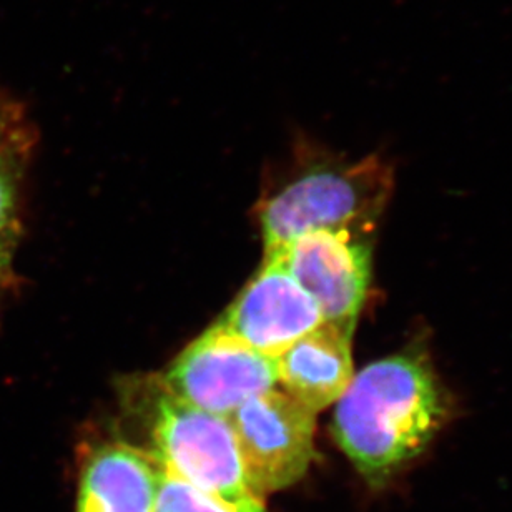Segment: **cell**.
<instances>
[{"mask_svg":"<svg viewBox=\"0 0 512 512\" xmlns=\"http://www.w3.org/2000/svg\"><path fill=\"white\" fill-rule=\"evenodd\" d=\"M336 403V443L373 488L423 453L449 416L424 338L363 368Z\"/></svg>","mask_w":512,"mask_h":512,"instance_id":"6da1fadb","label":"cell"},{"mask_svg":"<svg viewBox=\"0 0 512 512\" xmlns=\"http://www.w3.org/2000/svg\"><path fill=\"white\" fill-rule=\"evenodd\" d=\"M130 401L147 431L145 451L165 473L177 476L230 508L266 512L265 501L248 486L228 418L173 396L162 380L147 381Z\"/></svg>","mask_w":512,"mask_h":512,"instance_id":"7a4b0ae2","label":"cell"},{"mask_svg":"<svg viewBox=\"0 0 512 512\" xmlns=\"http://www.w3.org/2000/svg\"><path fill=\"white\" fill-rule=\"evenodd\" d=\"M393 168L378 155L316 163L258 208L265 255L320 230L375 235L393 193Z\"/></svg>","mask_w":512,"mask_h":512,"instance_id":"3957f363","label":"cell"},{"mask_svg":"<svg viewBox=\"0 0 512 512\" xmlns=\"http://www.w3.org/2000/svg\"><path fill=\"white\" fill-rule=\"evenodd\" d=\"M228 421L245 479L258 498L298 483L315 461L316 413L285 391L253 396Z\"/></svg>","mask_w":512,"mask_h":512,"instance_id":"277c9868","label":"cell"},{"mask_svg":"<svg viewBox=\"0 0 512 512\" xmlns=\"http://www.w3.org/2000/svg\"><path fill=\"white\" fill-rule=\"evenodd\" d=\"M162 383L185 403L228 418L248 399L275 389L276 358L217 323L175 358Z\"/></svg>","mask_w":512,"mask_h":512,"instance_id":"5b68a950","label":"cell"},{"mask_svg":"<svg viewBox=\"0 0 512 512\" xmlns=\"http://www.w3.org/2000/svg\"><path fill=\"white\" fill-rule=\"evenodd\" d=\"M280 258L298 285L315 300L323 320L356 325L370 288L373 235L320 230L296 238Z\"/></svg>","mask_w":512,"mask_h":512,"instance_id":"8992f818","label":"cell"},{"mask_svg":"<svg viewBox=\"0 0 512 512\" xmlns=\"http://www.w3.org/2000/svg\"><path fill=\"white\" fill-rule=\"evenodd\" d=\"M323 321L315 300L298 285L283 261L265 256L260 270L218 323L256 351L278 358Z\"/></svg>","mask_w":512,"mask_h":512,"instance_id":"52a82bcc","label":"cell"},{"mask_svg":"<svg viewBox=\"0 0 512 512\" xmlns=\"http://www.w3.org/2000/svg\"><path fill=\"white\" fill-rule=\"evenodd\" d=\"M162 468L142 446L109 441L85 454L75 512H155Z\"/></svg>","mask_w":512,"mask_h":512,"instance_id":"ba28073f","label":"cell"},{"mask_svg":"<svg viewBox=\"0 0 512 512\" xmlns=\"http://www.w3.org/2000/svg\"><path fill=\"white\" fill-rule=\"evenodd\" d=\"M355 326L323 321L276 358L278 383L298 403L320 413L350 386L355 370L351 336Z\"/></svg>","mask_w":512,"mask_h":512,"instance_id":"9c48e42d","label":"cell"},{"mask_svg":"<svg viewBox=\"0 0 512 512\" xmlns=\"http://www.w3.org/2000/svg\"><path fill=\"white\" fill-rule=\"evenodd\" d=\"M155 512H245L230 508L192 484L162 469Z\"/></svg>","mask_w":512,"mask_h":512,"instance_id":"30bf717a","label":"cell"},{"mask_svg":"<svg viewBox=\"0 0 512 512\" xmlns=\"http://www.w3.org/2000/svg\"><path fill=\"white\" fill-rule=\"evenodd\" d=\"M14 175L10 170L7 158L2 155L0 148V235L9 227L10 220L14 217L15 205Z\"/></svg>","mask_w":512,"mask_h":512,"instance_id":"8fae6325","label":"cell"},{"mask_svg":"<svg viewBox=\"0 0 512 512\" xmlns=\"http://www.w3.org/2000/svg\"><path fill=\"white\" fill-rule=\"evenodd\" d=\"M20 124V112L10 100L0 95V137L7 128H14ZM2 148V145H0Z\"/></svg>","mask_w":512,"mask_h":512,"instance_id":"7c38bea8","label":"cell"},{"mask_svg":"<svg viewBox=\"0 0 512 512\" xmlns=\"http://www.w3.org/2000/svg\"><path fill=\"white\" fill-rule=\"evenodd\" d=\"M4 263H5V255L2 253V248H0V275H2V271H4Z\"/></svg>","mask_w":512,"mask_h":512,"instance_id":"4fadbf2b","label":"cell"}]
</instances>
